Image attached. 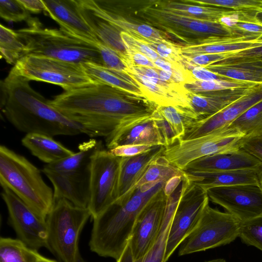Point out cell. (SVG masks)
<instances>
[{
  "label": "cell",
  "mask_w": 262,
  "mask_h": 262,
  "mask_svg": "<svg viewBox=\"0 0 262 262\" xmlns=\"http://www.w3.org/2000/svg\"><path fill=\"white\" fill-rule=\"evenodd\" d=\"M50 103L91 137L106 138L124 124L152 115L157 107L145 97L98 82L66 91Z\"/></svg>",
  "instance_id": "obj_1"
},
{
  "label": "cell",
  "mask_w": 262,
  "mask_h": 262,
  "mask_svg": "<svg viewBox=\"0 0 262 262\" xmlns=\"http://www.w3.org/2000/svg\"><path fill=\"white\" fill-rule=\"evenodd\" d=\"M29 82L10 71L1 82V108L14 127L26 134L52 137L83 133L80 125L53 107Z\"/></svg>",
  "instance_id": "obj_2"
},
{
  "label": "cell",
  "mask_w": 262,
  "mask_h": 262,
  "mask_svg": "<svg viewBox=\"0 0 262 262\" xmlns=\"http://www.w3.org/2000/svg\"><path fill=\"white\" fill-rule=\"evenodd\" d=\"M167 180L159 182L148 190L138 188L128 198L114 202L93 219L90 250L100 256L118 259L128 244L137 216L163 189Z\"/></svg>",
  "instance_id": "obj_3"
},
{
  "label": "cell",
  "mask_w": 262,
  "mask_h": 262,
  "mask_svg": "<svg viewBox=\"0 0 262 262\" xmlns=\"http://www.w3.org/2000/svg\"><path fill=\"white\" fill-rule=\"evenodd\" d=\"M0 183L46 220L54 205V191L37 167L4 145L0 146Z\"/></svg>",
  "instance_id": "obj_4"
},
{
  "label": "cell",
  "mask_w": 262,
  "mask_h": 262,
  "mask_svg": "<svg viewBox=\"0 0 262 262\" xmlns=\"http://www.w3.org/2000/svg\"><path fill=\"white\" fill-rule=\"evenodd\" d=\"M28 21V27L16 31L25 45V56L33 55L75 64L92 63L103 66L96 45L61 29L44 28L38 20L32 19Z\"/></svg>",
  "instance_id": "obj_5"
},
{
  "label": "cell",
  "mask_w": 262,
  "mask_h": 262,
  "mask_svg": "<svg viewBox=\"0 0 262 262\" xmlns=\"http://www.w3.org/2000/svg\"><path fill=\"white\" fill-rule=\"evenodd\" d=\"M91 216L88 208L76 206L64 199L54 200L46 218V248L60 261L74 262L79 251L80 234Z\"/></svg>",
  "instance_id": "obj_6"
},
{
  "label": "cell",
  "mask_w": 262,
  "mask_h": 262,
  "mask_svg": "<svg viewBox=\"0 0 262 262\" xmlns=\"http://www.w3.org/2000/svg\"><path fill=\"white\" fill-rule=\"evenodd\" d=\"M136 14L146 24L167 33L185 43L211 36L236 34L230 27L223 24L178 15L157 6L152 1L139 9Z\"/></svg>",
  "instance_id": "obj_7"
},
{
  "label": "cell",
  "mask_w": 262,
  "mask_h": 262,
  "mask_svg": "<svg viewBox=\"0 0 262 262\" xmlns=\"http://www.w3.org/2000/svg\"><path fill=\"white\" fill-rule=\"evenodd\" d=\"M241 224L235 216L212 208L208 203L195 228L180 244L179 255L229 244L238 237Z\"/></svg>",
  "instance_id": "obj_8"
},
{
  "label": "cell",
  "mask_w": 262,
  "mask_h": 262,
  "mask_svg": "<svg viewBox=\"0 0 262 262\" xmlns=\"http://www.w3.org/2000/svg\"><path fill=\"white\" fill-rule=\"evenodd\" d=\"M10 71L29 81L59 85L65 92L95 83L85 73L82 64L46 57L24 56Z\"/></svg>",
  "instance_id": "obj_9"
},
{
  "label": "cell",
  "mask_w": 262,
  "mask_h": 262,
  "mask_svg": "<svg viewBox=\"0 0 262 262\" xmlns=\"http://www.w3.org/2000/svg\"><path fill=\"white\" fill-rule=\"evenodd\" d=\"M243 137L229 125L202 137L179 141L166 148L163 156L171 165L183 170L189 163L196 159L240 149L239 142Z\"/></svg>",
  "instance_id": "obj_10"
},
{
  "label": "cell",
  "mask_w": 262,
  "mask_h": 262,
  "mask_svg": "<svg viewBox=\"0 0 262 262\" xmlns=\"http://www.w3.org/2000/svg\"><path fill=\"white\" fill-rule=\"evenodd\" d=\"M121 157L102 147L92 155L90 165V200L88 208L96 217L118 198Z\"/></svg>",
  "instance_id": "obj_11"
},
{
  "label": "cell",
  "mask_w": 262,
  "mask_h": 262,
  "mask_svg": "<svg viewBox=\"0 0 262 262\" xmlns=\"http://www.w3.org/2000/svg\"><path fill=\"white\" fill-rule=\"evenodd\" d=\"M185 188L173 215L167 236L166 261L195 228L204 208L209 202L207 192L191 181L185 173Z\"/></svg>",
  "instance_id": "obj_12"
},
{
  "label": "cell",
  "mask_w": 262,
  "mask_h": 262,
  "mask_svg": "<svg viewBox=\"0 0 262 262\" xmlns=\"http://www.w3.org/2000/svg\"><path fill=\"white\" fill-rule=\"evenodd\" d=\"M3 189L1 195L8 209L9 223L18 238L37 251L46 248V220L39 216L9 189Z\"/></svg>",
  "instance_id": "obj_13"
},
{
  "label": "cell",
  "mask_w": 262,
  "mask_h": 262,
  "mask_svg": "<svg viewBox=\"0 0 262 262\" xmlns=\"http://www.w3.org/2000/svg\"><path fill=\"white\" fill-rule=\"evenodd\" d=\"M206 192L209 201L222 207L241 222L262 214V191L259 184L216 187Z\"/></svg>",
  "instance_id": "obj_14"
},
{
  "label": "cell",
  "mask_w": 262,
  "mask_h": 262,
  "mask_svg": "<svg viewBox=\"0 0 262 262\" xmlns=\"http://www.w3.org/2000/svg\"><path fill=\"white\" fill-rule=\"evenodd\" d=\"M166 204V197L162 189L144 207L137 216L128 243L134 259L144 256L158 238Z\"/></svg>",
  "instance_id": "obj_15"
},
{
  "label": "cell",
  "mask_w": 262,
  "mask_h": 262,
  "mask_svg": "<svg viewBox=\"0 0 262 262\" xmlns=\"http://www.w3.org/2000/svg\"><path fill=\"white\" fill-rule=\"evenodd\" d=\"M262 100V83L249 89L241 97L218 113L189 124L182 140H188L206 135L218 129L229 126L247 110Z\"/></svg>",
  "instance_id": "obj_16"
},
{
  "label": "cell",
  "mask_w": 262,
  "mask_h": 262,
  "mask_svg": "<svg viewBox=\"0 0 262 262\" xmlns=\"http://www.w3.org/2000/svg\"><path fill=\"white\" fill-rule=\"evenodd\" d=\"M126 75L139 87L145 97L157 106H177L192 114L188 91L184 85L162 80L159 75L158 77L143 75L129 69Z\"/></svg>",
  "instance_id": "obj_17"
},
{
  "label": "cell",
  "mask_w": 262,
  "mask_h": 262,
  "mask_svg": "<svg viewBox=\"0 0 262 262\" xmlns=\"http://www.w3.org/2000/svg\"><path fill=\"white\" fill-rule=\"evenodd\" d=\"M45 13L55 20L63 31L97 45L100 41L82 16L76 0H42Z\"/></svg>",
  "instance_id": "obj_18"
},
{
  "label": "cell",
  "mask_w": 262,
  "mask_h": 262,
  "mask_svg": "<svg viewBox=\"0 0 262 262\" xmlns=\"http://www.w3.org/2000/svg\"><path fill=\"white\" fill-rule=\"evenodd\" d=\"M108 150L125 145L165 146L153 114L123 124L105 138Z\"/></svg>",
  "instance_id": "obj_19"
},
{
  "label": "cell",
  "mask_w": 262,
  "mask_h": 262,
  "mask_svg": "<svg viewBox=\"0 0 262 262\" xmlns=\"http://www.w3.org/2000/svg\"><path fill=\"white\" fill-rule=\"evenodd\" d=\"M262 35L236 34L231 36H211L181 45L182 55L193 56L206 54H221L259 47Z\"/></svg>",
  "instance_id": "obj_20"
},
{
  "label": "cell",
  "mask_w": 262,
  "mask_h": 262,
  "mask_svg": "<svg viewBox=\"0 0 262 262\" xmlns=\"http://www.w3.org/2000/svg\"><path fill=\"white\" fill-rule=\"evenodd\" d=\"M54 187V200L66 199L74 205L88 208L90 200V168L72 173H61L43 168Z\"/></svg>",
  "instance_id": "obj_21"
},
{
  "label": "cell",
  "mask_w": 262,
  "mask_h": 262,
  "mask_svg": "<svg viewBox=\"0 0 262 262\" xmlns=\"http://www.w3.org/2000/svg\"><path fill=\"white\" fill-rule=\"evenodd\" d=\"M262 163L255 157L239 149L196 159L183 171H217L257 169Z\"/></svg>",
  "instance_id": "obj_22"
},
{
  "label": "cell",
  "mask_w": 262,
  "mask_h": 262,
  "mask_svg": "<svg viewBox=\"0 0 262 262\" xmlns=\"http://www.w3.org/2000/svg\"><path fill=\"white\" fill-rule=\"evenodd\" d=\"M82 16L101 43L115 51L122 59H127V49L121 31L107 21L96 9L93 0H76Z\"/></svg>",
  "instance_id": "obj_23"
},
{
  "label": "cell",
  "mask_w": 262,
  "mask_h": 262,
  "mask_svg": "<svg viewBox=\"0 0 262 262\" xmlns=\"http://www.w3.org/2000/svg\"><path fill=\"white\" fill-rule=\"evenodd\" d=\"M251 86L205 93L188 91L190 112L194 121L218 113L241 97Z\"/></svg>",
  "instance_id": "obj_24"
},
{
  "label": "cell",
  "mask_w": 262,
  "mask_h": 262,
  "mask_svg": "<svg viewBox=\"0 0 262 262\" xmlns=\"http://www.w3.org/2000/svg\"><path fill=\"white\" fill-rule=\"evenodd\" d=\"M165 148L164 146L156 145L141 154L121 157L117 199L122 197L134 186L149 164L163 155Z\"/></svg>",
  "instance_id": "obj_25"
},
{
  "label": "cell",
  "mask_w": 262,
  "mask_h": 262,
  "mask_svg": "<svg viewBox=\"0 0 262 262\" xmlns=\"http://www.w3.org/2000/svg\"><path fill=\"white\" fill-rule=\"evenodd\" d=\"M257 169L229 171H184L193 183L205 191L234 185L258 184Z\"/></svg>",
  "instance_id": "obj_26"
},
{
  "label": "cell",
  "mask_w": 262,
  "mask_h": 262,
  "mask_svg": "<svg viewBox=\"0 0 262 262\" xmlns=\"http://www.w3.org/2000/svg\"><path fill=\"white\" fill-rule=\"evenodd\" d=\"M21 143L32 155L46 164L56 162L75 153L53 137L43 134H26Z\"/></svg>",
  "instance_id": "obj_27"
},
{
  "label": "cell",
  "mask_w": 262,
  "mask_h": 262,
  "mask_svg": "<svg viewBox=\"0 0 262 262\" xmlns=\"http://www.w3.org/2000/svg\"><path fill=\"white\" fill-rule=\"evenodd\" d=\"M157 6L172 13L202 20L220 23L224 17L238 12L211 6L192 5L174 1H155Z\"/></svg>",
  "instance_id": "obj_28"
},
{
  "label": "cell",
  "mask_w": 262,
  "mask_h": 262,
  "mask_svg": "<svg viewBox=\"0 0 262 262\" xmlns=\"http://www.w3.org/2000/svg\"><path fill=\"white\" fill-rule=\"evenodd\" d=\"M82 66L95 82L106 84L133 95L145 97L139 87L126 75L95 63H85L82 64Z\"/></svg>",
  "instance_id": "obj_29"
},
{
  "label": "cell",
  "mask_w": 262,
  "mask_h": 262,
  "mask_svg": "<svg viewBox=\"0 0 262 262\" xmlns=\"http://www.w3.org/2000/svg\"><path fill=\"white\" fill-rule=\"evenodd\" d=\"M102 147L94 139L81 144L80 150L56 162L46 164L43 168L61 173H72L82 171L90 168L94 153Z\"/></svg>",
  "instance_id": "obj_30"
},
{
  "label": "cell",
  "mask_w": 262,
  "mask_h": 262,
  "mask_svg": "<svg viewBox=\"0 0 262 262\" xmlns=\"http://www.w3.org/2000/svg\"><path fill=\"white\" fill-rule=\"evenodd\" d=\"M184 171L171 165L163 155L155 159L134 186L122 197L115 201H121L128 198L135 190L142 185L163 180L175 176L184 175Z\"/></svg>",
  "instance_id": "obj_31"
},
{
  "label": "cell",
  "mask_w": 262,
  "mask_h": 262,
  "mask_svg": "<svg viewBox=\"0 0 262 262\" xmlns=\"http://www.w3.org/2000/svg\"><path fill=\"white\" fill-rule=\"evenodd\" d=\"M229 79L262 83V67L249 63H214L205 67Z\"/></svg>",
  "instance_id": "obj_32"
},
{
  "label": "cell",
  "mask_w": 262,
  "mask_h": 262,
  "mask_svg": "<svg viewBox=\"0 0 262 262\" xmlns=\"http://www.w3.org/2000/svg\"><path fill=\"white\" fill-rule=\"evenodd\" d=\"M45 258L18 238H0V262H39Z\"/></svg>",
  "instance_id": "obj_33"
},
{
  "label": "cell",
  "mask_w": 262,
  "mask_h": 262,
  "mask_svg": "<svg viewBox=\"0 0 262 262\" xmlns=\"http://www.w3.org/2000/svg\"><path fill=\"white\" fill-rule=\"evenodd\" d=\"M26 47L18 34L3 25H0V52L1 58L9 64H15L25 56Z\"/></svg>",
  "instance_id": "obj_34"
},
{
  "label": "cell",
  "mask_w": 262,
  "mask_h": 262,
  "mask_svg": "<svg viewBox=\"0 0 262 262\" xmlns=\"http://www.w3.org/2000/svg\"><path fill=\"white\" fill-rule=\"evenodd\" d=\"M244 137L262 136V100L252 106L230 125Z\"/></svg>",
  "instance_id": "obj_35"
},
{
  "label": "cell",
  "mask_w": 262,
  "mask_h": 262,
  "mask_svg": "<svg viewBox=\"0 0 262 262\" xmlns=\"http://www.w3.org/2000/svg\"><path fill=\"white\" fill-rule=\"evenodd\" d=\"M185 3L232 10L239 13L255 15L262 11V0H184Z\"/></svg>",
  "instance_id": "obj_36"
},
{
  "label": "cell",
  "mask_w": 262,
  "mask_h": 262,
  "mask_svg": "<svg viewBox=\"0 0 262 262\" xmlns=\"http://www.w3.org/2000/svg\"><path fill=\"white\" fill-rule=\"evenodd\" d=\"M156 110L170 124L178 141L182 140L186 127L194 122L191 114L181 107L173 106H157Z\"/></svg>",
  "instance_id": "obj_37"
},
{
  "label": "cell",
  "mask_w": 262,
  "mask_h": 262,
  "mask_svg": "<svg viewBox=\"0 0 262 262\" xmlns=\"http://www.w3.org/2000/svg\"><path fill=\"white\" fill-rule=\"evenodd\" d=\"M170 226V225L164 231L160 232L153 247L144 256L136 260L134 259L127 244L120 256L116 260V262H166L165 249Z\"/></svg>",
  "instance_id": "obj_38"
},
{
  "label": "cell",
  "mask_w": 262,
  "mask_h": 262,
  "mask_svg": "<svg viewBox=\"0 0 262 262\" xmlns=\"http://www.w3.org/2000/svg\"><path fill=\"white\" fill-rule=\"evenodd\" d=\"M256 84L257 83L235 80L200 81L195 79L185 84L184 87L190 92L198 93L249 87Z\"/></svg>",
  "instance_id": "obj_39"
},
{
  "label": "cell",
  "mask_w": 262,
  "mask_h": 262,
  "mask_svg": "<svg viewBox=\"0 0 262 262\" xmlns=\"http://www.w3.org/2000/svg\"><path fill=\"white\" fill-rule=\"evenodd\" d=\"M238 237L245 244L262 251V214L241 222Z\"/></svg>",
  "instance_id": "obj_40"
},
{
  "label": "cell",
  "mask_w": 262,
  "mask_h": 262,
  "mask_svg": "<svg viewBox=\"0 0 262 262\" xmlns=\"http://www.w3.org/2000/svg\"><path fill=\"white\" fill-rule=\"evenodd\" d=\"M217 63H249L262 67V45L245 50L224 53Z\"/></svg>",
  "instance_id": "obj_41"
},
{
  "label": "cell",
  "mask_w": 262,
  "mask_h": 262,
  "mask_svg": "<svg viewBox=\"0 0 262 262\" xmlns=\"http://www.w3.org/2000/svg\"><path fill=\"white\" fill-rule=\"evenodd\" d=\"M143 40L162 59L171 63L184 65L181 45H177L170 40L164 42Z\"/></svg>",
  "instance_id": "obj_42"
},
{
  "label": "cell",
  "mask_w": 262,
  "mask_h": 262,
  "mask_svg": "<svg viewBox=\"0 0 262 262\" xmlns=\"http://www.w3.org/2000/svg\"><path fill=\"white\" fill-rule=\"evenodd\" d=\"M0 16L7 21L14 22L30 20V12L19 0H1Z\"/></svg>",
  "instance_id": "obj_43"
},
{
  "label": "cell",
  "mask_w": 262,
  "mask_h": 262,
  "mask_svg": "<svg viewBox=\"0 0 262 262\" xmlns=\"http://www.w3.org/2000/svg\"><path fill=\"white\" fill-rule=\"evenodd\" d=\"M97 47L100 52L103 66L126 75L128 68L115 51L101 42L97 45Z\"/></svg>",
  "instance_id": "obj_44"
},
{
  "label": "cell",
  "mask_w": 262,
  "mask_h": 262,
  "mask_svg": "<svg viewBox=\"0 0 262 262\" xmlns=\"http://www.w3.org/2000/svg\"><path fill=\"white\" fill-rule=\"evenodd\" d=\"M120 35L127 50L143 54L152 61L157 59L162 58L142 39L135 37L123 31L121 32Z\"/></svg>",
  "instance_id": "obj_45"
},
{
  "label": "cell",
  "mask_w": 262,
  "mask_h": 262,
  "mask_svg": "<svg viewBox=\"0 0 262 262\" xmlns=\"http://www.w3.org/2000/svg\"><path fill=\"white\" fill-rule=\"evenodd\" d=\"M239 146L262 163V136L243 137L239 142Z\"/></svg>",
  "instance_id": "obj_46"
},
{
  "label": "cell",
  "mask_w": 262,
  "mask_h": 262,
  "mask_svg": "<svg viewBox=\"0 0 262 262\" xmlns=\"http://www.w3.org/2000/svg\"><path fill=\"white\" fill-rule=\"evenodd\" d=\"M153 116L164 139L165 147L167 148L176 143L178 139L168 122L156 110L153 113Z\"/></svg>",
  "instance_id": "obj_47"
},
{
  "label": "cell",
  "mask_w": 262,
  "mask_h": 262,
  "mask_svg": "<svg viewBox=\"0 0 262 262\" xmlns=\"http://www.w3.org/2000/svg\"><path fill=\"white\" fill-rule=\"evenodd\" d=\"M184 66L190 72L192 76L200 81H211L219 80H232L220 76L206 68L192 65L184 60Z\"/></svg>",
  "instance_id": "obj_48"
},
{
  "label": "cell",
  "mask_w": 262,
  "mask_h": 262,
  "mask_svg": "<svg viewBox=\"0 0 262 262\" xmlns=\"http://www.w3.org/2000/svg\"><path fill=\"white\" fill-rule=\"evenodd\" d=\"M155 146L146 145H125L116 147L108 150L115 156L129 157L145 152Z\"/></svg>",
  "instance_id": "obj_49"
},
{
  "label": "cell",
  "mask_w": 262,
  "mask_h": 262,
  "mask_svg": "<svg viewBox=\"0 0 262 262\" xmlns=\"http://www.w3.org/2000/svg\"><path fill=\"white\" fill-rule=\"evenodd\" d=\"M127 59L124 62L137 67L156 68L153 61L143 54L127 50Z\"/></svg>",
  "instance_id": "obj_50"
},
{
  "label": "cell",
  "mask_w": 262,
  "mask_h": 262,
  "mask_svg": "<svg viewBox=\"0 0 262 262\" xmlns=\"http://www.w3.org/2000/svg\"><path fill=\"white\" fill-rule=\"evenodd\" d=\"M184 175L172 177L165 182L163 191L166 197L170 196L176 190L183 181Z\"/></svg>",
  "instance_id": "obj_51"
},
{
  "label": "cell",
  "mask_w": 262,
  "mask_h": 262,
  "mask_svg": "<svg viewBox=\"0 0 262 262\" xmlns=\"http://www.w3.org/2000/svg\"><path fill=\"white\" fill-rule=\"evenodd\" d=\"M19 1L30 13H39L45 11V6L42 0H19Z\"/></svg>",
  "instance_id": "obj_52"
},
{
  "label": "cell",
  "mask_w": 262,
  "mask_h": 262,
  "mask_svg": "<svg viewBox=\"0 0 262 262\" xmlns=\"http://www.w3.org/2000/svg\"><path fill=\"white\" fill-rule=\"evenodd\" d=\"M258 182L262 191V164L256 170Z\"/></svg>",
  "instance_id": "obj_53"
},
{
  "label": "cell",
  "mask_w": 262,
  "mask_h": 262,
  "mask_svg": "<svg viewBox=\"0 0 262 262\" xmlns=\"http://www.w3.org/2000/svg\"><path fill=\"white\" fill-rule=\"evenodd\" d=\"M256 20L262 24V11L257 12L255 15Z\"/></svg>",
  "instance_id": "obj_54"
},
{
  "label": "cell",
  "mask_w": 262,
  "mask_h": 262,
  "mask_svg": "<svg viewBox=\"0 0 262 262\" xmlns=\"http://www.w3.org/2000/svg\"><path fill=\"white\" fill-rule=\"evenodd\" d=\"M74 262H87L85 261L81 255L79 251L77 253L75 260Z\"/></svg>",
  "instance_id": "obj_55"
},
{
  "label": "cell",
  "mask_w": 262,
  "mask_h": 262,
  "mask_svg": "<svg viewBox=\"0 0 262 262\" xmlns=\"http://www.w3.org/2000/svg\"><path fill=\"white\" fill-rule=\"evenodd\" d=\"M205 262H226V261L224 259H223V258H217V259L210 260L206 261Z\"/></svg>",
  "instance_id": "obj_56"
},
{
  "label": "cell",
  "mask_w": 262,
  "mask_h": 262,
  "mask_svg": "<svg viewBox=\"0 0 262 262\" xmlns=\"http://www.w3.org/2000/svg\"><path fill=\"white\" fill-rule=\"evenodd\" d=\"M39 262H57L56 260H52L47 257H45L44 259L40 261Z\"/></svg>",
  "instance_id": "obj_57"
}]
</instances>
